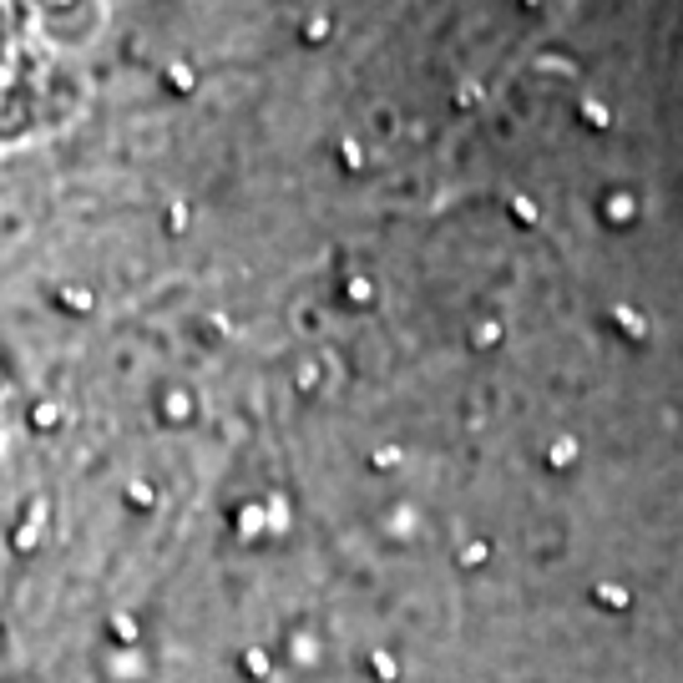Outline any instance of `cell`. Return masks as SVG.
Instances as JSON below:
<instances>
[{
  "instance_id": "1",
  "label": "cell",
  "mask_w": 683,
  "mask_h": 683,
  "mask_svg": "<svg viewBox=\"0 0 683 683\" xmlns=\"http://www.w3.org/2000/svg\"><path fill=\"white\" fill-rule=\"evenodd\" d=\"M638 213H643V203H638L632 188H607V193H603V218L613 223V228H632Z\"/></svg>"
},
{
  "instance_id": "2",
  "label": "cell",
  "mask_w": 683,
  "mask_h": 683,
  "mask_svg": "<svg viewBox=\"0 0 683 683\" xmlns=\"http://www.w3.org/2000/svg\"><path fill=\"white\" fill-rule=\"evenodd\" d=\"M613 329H618L623 339H632V345H643V339L653 335L648 314H643V309H632V304H613Z\"/></svg>"
},
{
  "instance_id": "3",
  "label": "cell",
  "mask_w": 683,
  "mask_h": 683,
  "mask_svg": "<svg viewBox=\"0 0 683 683\" xmlns=\"http://www.w3.org/2000/svg\"><path fill=\"white\" fill-rule=\"evenodd\" d=\"M162 87H168L172 97H188V91H198V66L188 61V56L168 61V66H162Z\"/></svg>"
},
{
  "instance_id": "4",
  "label": "cell",
  "mask_w": 683,
  "mask_h": 683,
  "mask_svg": "<svg viewBox=\"0 0 683 683\" xmlns=\"http://www.w3.org/2000/svg\"><path fill=\"white\" fill-rule=\"evenodd\" d=\"M374 299H380V284H374L370 273H345V304L349 309H370Z\"/></svg>"
},
{
  "instance_id": "5",
  "label": "cell",
  "mask_w": 683,
  "mask_h": 683,
  "mask_svg": "<svg viewBox=\"0 0 683 683\" xmlns=\"http://www.w3.org/2000/svg\"><path fill=\"white\" fill-rule=\"evenodd\" d=\"M577 456H582L577 436H552L547 440V471H568V466H577Z\"/></svg>"
},
{
  "instance_id": "6",
  "label": "cell",
  "mask_w": 683,
  "mask_h": 683,
  "mask_svg": "<svg viewBox=\"0 0 683 683\" xmlns=\"http://www.w3.org/2000/svg\"><path fill=\"white\" fill-rule=\"evenodd\" d=\"M329 36H335V15H329V11H309V15H304V26H299V41H304V46H324Z\"/></svg>"
},
{
  "instance_id": "7",
  "label": "cell",
  "mask_w": 683,
  "mask_h": 683,
  "mask_svg": "<svg viewBox=\"0 0 683 683\" xmlns=\"http://www.w3.org/2000/svg\"><path fill=\"white\" fill-rule=\"evenodd\" d=\"M577 122H582V127H593V132H613V106L597 102V97H582V102H577Z\"/></svg>"
},
{
  "instance_id": "8",
  "label": "cell",
  "mask_w": 683,
  "mask_h": 683,
  "mask_svg": "<svg viewBox=\"0 0 683 683\" xmlns=\"http://www.w3.org/2000/svg\"><path fill=\"white\" fill-rule=\"evenodd\" d=\"M56 304H61L66 314H91L97 309V294H91L87 284H61L56 289Z\"/></svg>"
},
{
  "instance_id": "9",
  "label": "cell",
  "mask_w": 683,
  "mask_h": 683,
  "mask_svg": "<svg viewBox=\"0 0 683 683\" xmlns=\"http://www.w3.org/2000/svg\"><path fill=\"white\" fill-rule=\"evenodd\" d=\"M466 339H471V349H481V355H486V349H496V345L506 339V324H502V319H476Z\"/></svg>"
},
{
  "instance_id": "10",
  "label": "cell",
  "mask_w": 683,
  "mask_h": 683,
  "mask_svg": "<svg viewBox=\"0 0 683 683\" xmlns=\"http://www.w3.org/2000/svg\"><path fill=\"white\" fill-rule=\"evenodd\" d=\"M31 426L36 430H61L66 426V405L61 400H36V405H31Z\"/></svg>"
},
{
  "instance_id": "11",
  "label": "cell",
  "mask_w": 683,
  "mask_h": 683,
  "mask_svg": "<svg viewBox=\"0 0 683 683\" xmlns=\"http://www.w3.org/2000/svg\"><path fill=\"white\" fill-rule=\"evenodd\" d=\"M193 411H198V405H193V395H188L182 385H172L168 395H162V415H168L172 426H182V420H193Z\"/></svg>"
},
{
  "instance_id": "12",
  "label": "cell",
  "mask_w": 683,
  "mask_h": 683,
  "mask_svg": "<svg viewBox=\"0 0 683 683\" xmlns=\"http://www.w3.org/2000/svg\"><path fill=\"white\" fill-rule=\"evenodd\" d=\"M335 162L345 172H365V162H370V152H365L360 137H345V143H335Z\"/></svg>"
},
{
  "instance_id": "13",
  "label": "cell",
  "mask_w": 683,
  "mask_h": 683,
  "mask_svg": "<svg viewBox=\"0 0 683 683\" xmlns=\"http://www.w3.org/2000/svg\"><path fill=\"white\" fill-rule=\"evenodd\" d=\"M506 208H512V218H516V223H521V228H537V223H541V213H537V203H531V198H527V193H512V198H506Z\"/></svg>"
},
{
  "instance_id": "14",
  "label": "cell",
  "mask_w": 683,
  "mask_h": 683,
  "mask_svg": "<svg viewBox=\"0 0 683 683\" xmlns=\"http://www.w3.org/2000/svg\"><path fill=\"white\" fill-rule=\"evenodd\" d=\"M597 603H603L607 613H623L632 597H628V587H618V582H597Z\"/></svg>"
},
{
  "instance_id": "15",
  "label": "cell",
  "mask_w": 683,
  "mask_h": 683,
  "mask_svg": "<svg viewBox=\"0 0 683 683\" xmlns=\"http://www.w3.org/2000/svg\"><path fill=\"white\" fill-rule=\"evenodd\" d=\"M486 557H491V547H486V541H466V547H461V557H456V562H461V568H471V572H476V568H486Z\"/></svg>"
},
{
  "instance_id": "16",
  "label": "cell",
  "mask_w": 683,
  "mask_h": 683,
  "mask_svg": "<svg viewBox=\"0 0 683 683\" xmlns=\"http://www.w3.org/2000/svg\"><path fill=\"white\" fill-rule=\"evenodd\" d=\"M370 673H374V678H380V683H395L400 663H395V658H390V653H370Z\"/></svg>"
},
{
  "instance_id": "17",
  "label": "cell",
  "mask_w": 683,
  "mask_h": 683,
  "mask_svg": "<svg viewBox=\"0 0 683 683\" xmlns=\"http://www.w3.org/2000/svg\"><path fill=\"white\" fill-rule=\"evenodd\" d=\"M188 223H193V208H188V203H172V208H168V233H188Z\"/></svg>"
},
{
  "instance_id": "18",
  "label": "cell",
  "mask_w": 683,
  "mask_h": 683,
  "mask_svg": "<svg viewBox=\"0 0 683 683\" xmlns=\"http://www.w3.org/2000/svg\"><path fill=\"white\" fill-rule=\"evenodd\" d=\"M294 385H299V390H314V385H319V365L304 360V365L294 370Z\"/></svg>"
},
{
  "instance_id": "19",
  "label": "cell",
  "mask_w": 683,
  "mask_h": 683,
  "mask_svg": "<svg viewBox=\"0 0 683 683\" xmlns=\"http://www.w3.org/2000/svg\"><path fill=\"white\" fill-rule=\"evenodd\" d=\"M127 502H132V506H152V502H157V491L147 486V481H132V486H127Z\"/></svg>"
},
{
  "instance_id": "20",
  "label": "cell",
  "mask_w": 683,
  "mask_h": 683,
  "mask_svg": "<svg viewBox=\"0 0 683 683\" xmlns=\"http://www.w3.org/2000/svg\"><path fill=\"white\" fill-rule=\"evenodd\" d=\"M244 669L254 673V678H263V673H269V653H258V648H248V653H244Z\"/></svg>"
},
{
  "instance_id": "21",
  "label": "cell",
  "mask_w": 683,
  "mask_h": 683,
  "mask_svg": "<svg viewBox=\"0 0 683 683\" xmlns=\"http://www.w3.org/2000/svg\"><path fill=\"white\" fill-rule=\"evenodd\" d=\"M395 461H400V446H380V451L370 456V466H374V471H385V466H395Z\"/></svg>"
},
{
  "instance_id": "22",
  "label": "cell",
  "mask_w": 683,
  "mask_h": 683,
  "mask_svg": "<svg viewBox=\"0 0 683 683\" xmlns=\"http://www.w3.org/2000/svg\"><path fill=\"white\" fill-rule=\"evenodd\" d=\"M258 516H263L258 506H244V521H238V527H244V531H258Z\"/></svg>"
},
{
  "instance_id": "23",
  "label": "cell",
  "mask_w": 683,
  "mask_h": 683,
  "mask_svg": "<svg viewBox=\"0 0 683 683\" xmlns=\"http://www.w3.org/2000/svg\"><path fill=\"white\" fill-rule=\"evenodd\" d=\"M116 638H122V643H132V638H137V628H132V618H116Z\"/></svg>"
},
{
  "instance_id": "24",
  "label": "cell",
  "mask_w": 683,
  "mask_h": 683,
  "mask_svg": "<svg viewBox=\"0 0 683 683\" xmlns=\"http://www.w3.org/2000/svg\"><path fill=\"white\" fill-rule=\"evenodd\" d=\"M476 97H481L476 87H461V91H456V106H471V102H476Z\"/></svg>"
},
{
  "instance_id": "25",
  "label": "cell",
  "mask_w": 683,
  "mask_h": 683,
  "mask_svg": "<svg viewBox=\"0 0 683 683\" xmlns=\"http://www.w3.org/2000/svg\"><path fill=\"white\" fill-rule=\"evenodd\" d=\"M294 658H314V643H309V638H294Z\"/></svg>"
},
{
  "instance_id": "26",
  "label": "cell",
  "mask_w": 683,
  "mask_h": 683,
  "mask_svg": "<svg viewBox=\"0 0 683 683\" xmlns=\"http://www.w3.org/2000/svg\"><path fill=\"white\" fill-rule=\"evenodd\" d=\"M521 11H541V5H552V0H516Z\"/></svg>"
}]
</instances>
